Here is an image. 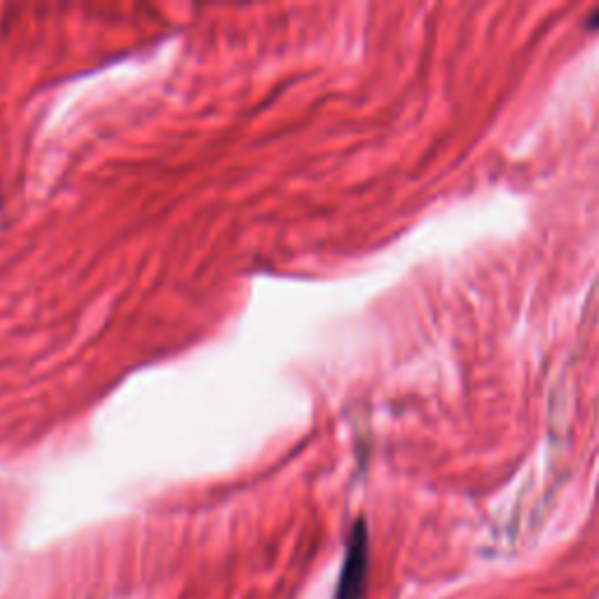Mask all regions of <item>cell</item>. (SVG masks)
Instances as JSON below:
<instances>
[{
    "label": "cell",
    "mask_w": 599,
    "mask_h": 599,
    "mask_svg": "<svg viewBox=\"0 0 599 599\" xmlns=\"http://www.w3.org/2000/svg\"><path fill=\"white\" fill-rule=\"evenodd\" d=\"M368 576V532L363 522H358L351 534L347 560H344L337 599H361Z\"/></svg>",
    "instance_id": "1"
}]
</instances>
